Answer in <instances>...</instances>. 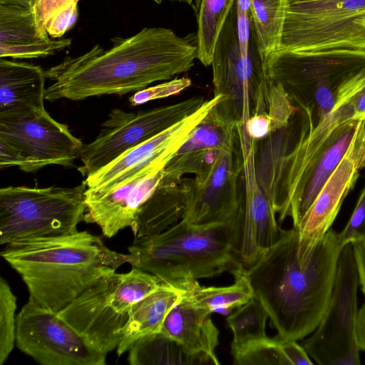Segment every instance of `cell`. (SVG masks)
<instances>
[{"mask_svg":"<svg viewBox=\"0 0 365 365\" xmlns=\"http://www.w3.org/2000/svg\"><path fill=\"white\" fill-rule=\"evenodd\" d=\"M157 4H160L163 0H153Z\"/></svg>","mask_w":365,"mask_h":365,"instance_id":"c3c4849f","label":"cell"},{"mask_svg":"<svg viewBox=\"0 0 365 365\" xmlns=\"http://www.w3.org/2000/svg\"><path fill=\"white\" fill-rule=\"evenodd\" d=\"M344 247L359 241H365V187L361 192L356 207L344 228L338 232Z\"/></svg>","mask_w":365,"mask_h":365,"instance_id":"e575fe53","label":"cell"},{"mask_svg":"<svg viewBox=\"0 0 365 365\" xmlns=\"http://www.w3.org/2000/svg\"><path fill=\"white\" fill-rule=\"evenodd\" d=\"M202 96L150 109L128 112L113 109L97 137L83 146L82 165L78 170L88 177L127 150L173 126L197 110L205 102Z\"/></svg>","mask_w":365,"mask_h":365,"instance_id":"8fae6325","label":"cell"},{"mask_svg":"<svg viewBox=\"0 0 365 365\" xmlns=\"http://www.w3.org/2000/svg\"><path fill=\"white\" fill-rule=\"evenodd\" d=\"M356 336L360 350L365 352V302L358 310Z\"/></svg>","mask_w":365,"mask_h":365,"instance_id":"7bdbcfd3","label":"cell"},{"mask_svg":"<svg viewBox=\"0 0 365 365\" xmlns=\"http://www.w3.org/2000/svg\"><path fill=\"white\" fill-rule=\"evenodd\" d=\"M163 283L132 267L128 272L102 277L58 313L95 349L107 354L122 340L133 305Z\"/></svg>","mask_w":365,"mask_h":365,"instance_id":"52a82bcc","label":"cell"},{"mask_svg":"<svg viewBox=\"0 0 365 365\" xmlns=\"http://www.w3.org/2000/svg\"><path fill=\"white\" fill-rule=\"evenodd\" d=\"M243 159L242 233L240 256L245 269L252 265L279 238L282 230L255 171L256 140L237 127Z\"/></svg>","mask_w":365,"mask_h":365,"instance_id":"e0dca14e","label":"cell"},{"mask_svg":"<svg viewBox=\"0 0 365 365\" xmlns=\"http://www.w3.org/2000/svg\"><path fill=\"white\" fill-rule=\"evenodd\" d=\"M112 41L108 49L95 45L45 71L52 81L45 99L79 101L138 91L189 71L197 58V46L169 29L147 27Z\"/></svg>","mask_w":365,"mask_h":365,"instance_id":"6da1fadb","label":"cell"},{"mask_svg":"<svg viewBox=\"0 0 365 365\" xmlns=\"http://www.w3.org/2000/svg\"><path fill=\"white\" fill-rule=\"evenodd\" d=\"M342 248L338 232L330 229L302 257L297 229L282 230L279 240L245 269L254 298L267 311L277 336L298 341L317 328L331 299Z\"/></svg>","mask_w":365,"mask_h":365,"instance_id":"7a4b0ae2","label":"cell"},{"mask_svg":"<svg viewBox=\"0 0 365 365\" xmlns=\"http://www.w3.org/2000/svg\"><path fill=\"white\" fill-rule=\"evenodd\" d=\"M258 47L265 58L280 47L289 0H250Z\"/></svg>","mask_w":365,"mask_h":365,"instance_id":"4316f807","label":"cell"},{"mask_svg":"<svg viewBox=\"0 0 365 365\" xmlns=\"http://www.w3.org/2000/svg\"><path fill=\"white\" fill-rule=\"evenodd\" d=\"M71 38H51L25 44L0 43V58H36L46 57L60 51L71 44Z\"/></svg>","mask_w":365,"mask_h":365,"instance_id":"d6a6232c","label":"cell"},{"mask_svg":"<svg viewBox=\"0 0 365 365\" xmlns=\"http://www.w3.org/2000/svg\"><path fill=\"white\" fill-rule=\"evenodd\" d=\"M236 0H201L197 17V58L211 65L220 33Z\"/></svg>","mask_w":365,"mask_h":365,"instance_id":"f1b7e54d","label":"cell"},{"mask_svg":"<svg viewBox=\"0 0 365 365\" xmlns=\"http://www.w3.org/2000/svg\"><path fill=\"white\" fill-rule=\"evenodd\" d=\"M184 289L163 282L157 289L135 302L131 309L123 336L116 348L118 356L146 335L161 332L170 311L185 297Z\"/></svg>","mask_w":365,"mask_h":365,"instance_id":"603a6c76","label":"cell"},{"mask_svg":"<svg viewBox=\"0 0 365 365\" xmlns=\"http://www.w3.org/2000/svg\"><path fill=\"white\" fill-rule=\"evenodd\" d=\"M86 185L0 189V244L74 233L84 221Z\"/></svg>","mask_w":365,"mask_h":365,"instance_id":"ba28073f","label":"cell"},{"mask_svg":"<svg viewBox=\"0 0 365 365\" xmlns=\"http://www.w3.org/2000/svg\"><path fill=\"white\" fill-rule=\"evenodd\" d=\"M355 118L365 120V86L351 97Z\"/></svg>","mask_w":365,"mask_h":365,"instance_id":"ee69618b","label":"cell"},{"mask_svg":"<svg viewBox=\"0 0 365 365\" xmlns=\"http://www.w3.org/2000/svg\"><path fill=\"white\" fill-rule=\"evenodd\" d=\"M264 65L267 76L283 89L309 132L365 86V50H278Z\"/></svg>","mask_w":365,"mask_h":365,"instance_id":"5b68a950","label":"cell"},{"mask_svg":"<svg viewBox=\"0 0 365 365\" xmlns=\"http://www.w3.org/2000/svg\"><path fill=\"white\" fill-rule=\"evenodd\" d=\"M132 365L145 364H215L205 356L185 351L175 340L162 332L138 339L128 350Z\"/></svg>","mask_w":365,"mask_h":365,"instance_id":"d4e9b609","label":"cell"},{"mask_svg":"<svg viewBox=\"0 0 365 365\" xmlns=\"http://www.w3.org/2000/svg\"><path fill=\"white\" fill-rule=\"evenodd\" d=\"M211 65L214 96H223L216 108L226 119L245 126L251 117L266 114L272 133L289 124L297 108L267 76L253 22L248 54L241 52L236 2L220 33Z\"/></svg>","mask_w":365,"mask_h":365,"instance_id":"8992f818","label":"cell"},{"mask_svg":"<svg viewBox=\"0 0 365 365\" xmlns=\"http://www.w3.org/2000/svg\"><path fill=\"white\" fill-rule=\"evenodd\" d=\"M364 120L354 118L339 125L300 169L263 190L280 222L289 217L294 227L298 225L346 154Z\"/></svg>","mask_w":365,"mask_h":365,"instance_id":"4fadbf2b","label":"cell"},{"mask_svg":"<svg viewBox=\"0 0 365 365\" xmlns=\"http://www.w3.org/2000/svg\"><path fill=\"white\" fill-rule=\"evenodd\" d=\"M0 138L18 147L27 160L26 173L45 166L71 167L83 144L66 124L54 120L46 108H24L0 113Z\"/></svg>","mask_w":365,"mask_h":365,"instance_id":"9a60e30c","label":"cell"},{"mask_svg":"<svg viewBox=\"0 0 365 365\" xmlns=\"http://www.w3.org/2000/svg\"><path fill=\"white\" fill-rule=\"evenodd\" d=\"M242 223L195 225L182 220L160 233L134 238L133 267L184 289L199 279L245 273L240 256Z\"/></svg>","mask_w":365,"mask_h":365,"instance_id":"277c9868","label":"cell"},{"mask_svg":"<svg viewBox=\"0 0 365 365\" xmlns=\"http://www.w3.org/2000/svg\"><path fill=\"white\" fill-rule=\"evenodd\" d=\"M309 1V0H289V4L299 2V1Z\"/></svg>","mask_w":365,"mask_h":365,"instance_id":"7dc6e473","label":"cell"},{"mask_svg":"<svg viewBox=\"0 0 365 365\" xmlns=\"http://www.w3.org/2000/svg\"><path fill=\"white\" fill-rule=\"evenodd\" d=\"M36 0H0V4H9L33 8Z\"/></svg>","mask_w":365,"mask_h":365,"instance_id":"f6af8a7d","label":"cell"},{"mask_svg":"<svg viewBox=\"0 0 365 365\" xmlns=\"http://www.w3.org/2000/svg\"><path fill=\"white\" fill-rule=\"evenodd\" d=\"M46 78L39 66L0 58V113L45 108Z\"/></svg>","mask_w":365,"mask_h":365,"instance_id":"7402d4cb","label":"cell"},{"mask_svg":"<svg viewBox=\"0 0 365 365\" xmlns=\"http://www.w3.org/2000/svg\"><path fill=\"white\" fill-rule=\"evenodd\" d=\"M268 318L264 307L254 297L227 317V324L233 335L231 344L233 356L268 337L266 334Z\"/></svg>","mask_w":365,"mask_h":365,"instance_id":"83f0119b","label":"cell"},{"mask_svg":"<svg viewBox=\"0 0 365 365\" xmlns=\"http://www.w3.org/2000/svg\"><path fill=\"white\" fill-rule=\"evenodd\" d=\"M282 344L289 365H312L314 364L304 348L297 341L282 339Z\"/></svg>","mask_w":365,"mask_h":365,"instance_id":"60d3db41","label":"cell"},{"mask_svg":"<svg viewBox=\"0 0 365 365\" xmlns=\"http://www.w3.org/2000/svg\"><path fill=\"white\" fill-rule=\"evenodd\" d=\"M173 1H183V2L187 3L188 4H191V3L192 1V0H173Z\"/></svg>","mask_w":365,"mask_h":365,"instance_id":"bcb514c9","label":"cell"},{"mask_svg":"<svg viewBox=\"0 0 365 365\" xmlns=\"http://www.w3.org/2000/svg\"><path fill=\"white\" fill-rule=\"evenodd\" d=\"M351 245L359 284L365 296V241L356 242Z\"/></svg>","mask_w":365,"mask_h":365,"instance_id":"b9f144b4","label":"cell"},{"mask_svg":"<svg viewBox=\"0 0 365 365\" xmlns=\"http://www.w3.org/2000/svg\"><path fill=\"white\" fill-rule=\"evenodd\" d=\"M238 365H289L284 353L282 338L269 336L233 356Z\"/></svg>","mask_w":365,"mask_h":365,"instance_id":"1f68e13d","label":"cell"},{"mask_svg":"<svg viewBox=\"0 0 365 365\" xmlns=\"http://www.w3.org/2000/svg\"><path fill=\"white\" fill-rule=\"evenodd\" d=\"M16 297L8 282L0 277V365L7 360L16 342Z\"/></svg>","mask_w":365,"mask_h":365,"instance_id":"4dcf8cb0","label":"cell"},{"mask_svg":"<svg viewBox=\"0 0 365 365\" xmlns=\"http://www.w3.org/2000/svg\"><path fill=\"white\" fill-rule=\"evenodd\" d=\"M78 18L76 3H72L56 11L46 24V30L51 38H61L76 24Z\"/></svg>","mask_w":365,"mask_h":365,"instance_id":"d590c367","label":"cell"},{"mask_svg":"<svg viewBox=\"0 0 365 365\" xmlns=\"http://www.w3.org/2000/svg\"><path fill=\"white\" fill-rule=\"evenodd\" d=\"M222 95L205 100L195 113L169 128L127 150L83 180L86 195L106 194L143 169L153 165H167L185 142L193 129L222 98Z\"/></svg>","mask_w":365,"mask_h":365,"instance_id":"2e32d148","label":"cell"},{"mask_svg":"<svg viewBox=\"0 0 365 365\" xmlns=\"http://www.w3.org/2000/svg\"><path fill=\"white\" fill-rule=\"evenodd\" d=\"M236 130L237 125L220 113L215 105L168 163L161 182L176 183L186 174H205L222 148L234 137Z\"/></svg>","mask_w":365,"mask_h":365,"instance_id":"ffe728a7","label":"cell"},{"mask_svg":"<svg viewBox=\"0 0 365 365\" xmlns=\"http://www.w3.org/2000/svg\"><path fill=\"white\" fill-rule=\"evenodd\" d=\"M185 207L183 178L176 183L161 181L142 206L131 227L134 238L153 235L182 220Z\"/></svg>","mask_w":365,"mask_h":365,"instance_id":"cb8c5ba5","label":"cell"},{"mask_svg":"<svg viewBox=\"0 0 365 365\" xmlns=\"http://www.w3.org/2000/svg\"><path fill=\"white\" fill-rule=\"evenodd\" d=\"M237 6V4H236ZM252 28L250 11L245 13L237 6V30L241 52L247 56Z\"/></svg>","mask_w":365,"mask_h":365,"instance_id":"f35d334b","label":"cell"},{"mask_svg":"<svg viewBox=\"0 0 365 365\" xmlns=\"http://www.w3.org/2000/svg\"><path fill=\"white\" fill-rule=\"evenodd\" d=\"M232 285L224 287H205L198 281L187 284L184 289L186 296L196 305L211 313L229 315L254 297L250 282L244 273L235 277Z\"/></svg>","mask_w":365,"mask_h":365,"instance_id":"484cf974","label":"cell"},{"mask_svg":"<svg viewBox=\"0 0 365 365\" xmlns=\"http://www.w3.org/2000/svg\"><path fill=\"white\" fill-rule=\"evenodd\" d=\"M248 135L256 140L272 133V123L268 115L259 114L251 117L245 125Z\"/></svg>","mask_w":365,"mask_h":365,"instance_id":"ab89813d","label":"cell"},{"mask_svg":"<svg viewBox=\"0 0 365 365\" xmlns=\"http://www.w3.org/2000/svg\"><path fill=\"white\" fill-rule=\"evenodd\" d=\"M165 166L151 165L103 195L85 194L84 221L97 225L108 238L132 227L142 206L161 181Z\"/></svg>","mask_w":365,"mask_h":365,"instance_id":"ac0fdd59","label":"cell"},{"mask_svg":"<svg viewBox=\"0 0 365 365\" xmlns=\"http://www.w3.org/2000/svg\"><path fill=\"white\" fill-rule=\"evenodd\" d=\"M18 348L43 365H104L95 349L58 312L29 299L16 315Z\"/></svg>","mask_w":365,"mask_h":365,"instance_id":"5bb4252c","label":"cell"},{"mask_svg":"<svg viewBox=\"0 0 365 365\" xmlns=\"http://www.w3.org/2000/svg\"><path fill=\"white\" fill-rule=\"evenodd\" d=\"M19 166L24 172L27 160L21 150L7 140L0 138V168Z\"/></svg>","mask_w":365,"mask_h":365,"instance_id":"74e56055","label":"cell"},{"mask_svg":"<svg viewBox=\"0 0 365 365\" xmlns=\"http://www.w3.org/2000/svg\"><path fill=\"white\" fill-rule=\"evenodd\" d=\"M359 279L352 245L343 247L327 309L302 346L320 365H359L356 336Z\"/></svg>","mask_w":365,"mask_h":365,"instance_id":"30bf717a","label":"cell"},{"mask_svg":"<svg viewBox=\"0 0 365 365\" xmlns=\"http://www.w3.org/2000/svg\"><path fill=\"white\" fill-rule=\"evenodd\" d=\"M79 0H36L33 6L35 19L40 34L45 39L50 38L46 24L51 16L58 9Z\"/></svg>","mask_w":365,"mask_h":365,"instance_id":"8d00e7d4","label":"cell"},{"mask_svg":"<svg viewBox=\"0 0 365 365\" xmlns=\"http://www.w3.org/2000/svg\"><path fill=\"white\" fill-rule=\"evenodd\" d=\"M279 50H365V0L289 4Z\"/></svg>","mask_w":365,"mask_h":365,"instance_id":"9c48e42d","label":"cell"},{"mask_svg":"<svg viewBox=\"0 0 365 365\" xmlns=\"http://www.w3.org/2000/svg\"><path fill=\"white\" fill-rule=\"evenodd\" d=\"M243 159L237 131L203 175L184 178L182 220L195 225L243 223Z\"/></svg>","mask_w":365,"mask_h":365,"instance_id":"7c38bea8","label":"cell"},{"mask_svg":"<svg viewBox=\"0 0 365 365\" xmlns=\"http://www.w3.org/2000/svg\"><path fill=\"white\" fill-rule=\"evenodd\" d=\"M41 40L46 39L39 33L32 8L0 4V43L25 44Z\"/></svg>","mask_w":365,"mask_h":365,"instance_id":"f546056e","label":"cell"},{"mask_svg":"<svg viewBox=\"0 0 365 365\" xmlns=\"http://www.w3.org/2000/svg\"><path fill=\"white\" fill-rule=\"evenodd\" d=\"M211 314L185 295L166 316L161 332L178 342L187 353L207 357L218 365L215 349L219 345V331Z\"/></svg>","mask_w":365,"mask_h":365,"instance_id":"44dd1931","label":"cell"},{"mask_svg":"<svg viewBox=\"0 0 365 365\" xmlns=\"http://www.w3.org/2000/svg\"><path fill=\"white\" fill-rule=\"evenodd\" d=\"M191 83V80L188 78H175L169 81L135 91L133 96L129 97L128 100L132 106H139L153 100L178 95L190 87Z\"/></svg>","mask_w":365,"mask_h":365,"instance_id":"836d02e7","label":"cell"},{"mask_svg":"<svg viewBox=\"0 0 365 365\" xmlns=\"http://www.w3.org/2000/svg\"><path fill=\"white\" fill-rule=\"evenodd\" d=\"M364 125L365 120L346 154L295 227L298 232V253L302 257L312 253L331 229L345 197L354 187L359 177V149Z\"/></svg>","mask_w":365,"mask_h":365,"instance_id":"d6986e66","label":"cell"},{"mask_svg":"<svg viewBox=\"0 0 365 365\" xmlns=\"http://www.w3.org/2000/svg\"><path fill=\"white\" fill-rule=\"evenodd\" d=\"M1 256L21 276L29 299L56 312L102 277L135 262L132 253L113 251L88 231L12 242Z\"/></svg>","mask_w":365,"mask_h":365,"instance_id":"3957f363","label":"cell"}]
</instances>
